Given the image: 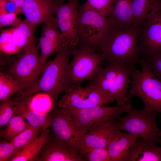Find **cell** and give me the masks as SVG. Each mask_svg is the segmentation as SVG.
<instances>
[{
    "label": "cell",
    "instance_id": "obj_1",
    "mask_svg": "<svg viewBox=\"0 0 161 161\" xmlns=\"http://www.w3.org/2000/svg\"><path fill=\"white\" fill-rule=\"evenodd\" d=\"M141 32V27L123 29L112 26L98 48L102 61H120L135 66L140 64L138 42Z\"/></svg>",
    "mask_w": 161,
    "mask_h": 161
},
{
    "label": "cell",
    "instance_id": "obj_2",
    "mask_svg": "<svg viewBox=\"0 0 161 161\" xmlns=\"http://www.w3.org/2000/svg\"><path fill=\"white\" fill-rule=\"evenodd\" d=\"M57 53L52 60L47 62L44 72L36 83L18 93L16 98L45 92L56 100L61 92H65L68 89L70 82L69 48H65Z\"/></svg>",
    "mask_w": 161,
    "mask_h": 161
},
{
    "label": "cell",
    "instance_id": "obj_3",
    "mask_svg": "<svg viewBox=\"0 0 161 161\" xmlns=\"http://www.w3.org/2000/svg\"><path fill=\"white\" fill-rule=\"evenodd\" d=\"M135 66L122 61L109 63L90 80L87 86L94 87L115 101L117 105H121L130 100L128 97L127 89L131 82L130 76L136 69Z\"/></svg>",
    "mask_w": 161,
    "mask_h": 161
},
{
    "label": "cell",
    "instance_id": "obj_4",
    "mask_svg": "<svg viewBox=\"0 0 161 161\" xmlns=\"http://www.w3.org/2000/svg\"><path fill=\"white\" fill-rule=\"evenodd\" d=\"M142 70L132 73L131 86L128 97L137 96L143 101L144 109L161 113V80L154 74L145 59H140Z\"/></svg>",
    "mask_w": 161,
    "mask_h": 161
},
{
    "label": "cell",
    "instance_id": "obj_5",
    "mask_svg": "<svg viewBox=\"0 0 161 161\" xmlns=\"http://www.w3.org/2000/svg\"><path fill=\"white\" fill-rule=\"evenodd\" d=\"M112 27L106 17L85 3L78 8V32L80 46L96 51Z\"/></svg>",
    "mask_w": 161,
    "mask_h": 161
},
{
    "label": "cell",
    "instance_id": "obj_6",
    "mask_svg": "<svg viewBox=\"0 0 161 161\" xmlns=\"http://www.w3.org/2000/svg\"><path fill=\"white\" fill-rule=\"evenodd\" d=\"M132 106L129 100L115 106H97L81 109L68 110L62 109L72 117L80 130L86 135L96 128L111 123L123 113L129 111Z\"/></svg>",
    "mask_w": 161,
    "mask_h": 161
},
{
    "label": "cell",
    "instance_id": "obj_7",
    "mask_svg": "<svg viewBox=\"0 0 161 161\" xmlns=\"http://www.w3.org/2000/svg\"><path fill=\"white\" fill-rule=\"evenodd\" d=\"M47 63L44 64L41 62L38 48L35 44L27 48L16 58L12 59L7 72L23 86L25 90L38 81Z\"/></svg>",
    "mask_w": 161,
    "mask_h": 161
},
{
    "label": "cell",
    "instance_id": "obj_8",
    "mask_svg": "<svg viewBox=\"0 0 161 161\" xmlns=\"http://www.w3.org/2000/svg\"><path fill=\"white\" fill-rule=\"evenodd\" d=\"M124 117H119L118 130H124L136 135L137 138L149 140L161 144L158 136L160 130L157 126V113L148 111L144 108L138 110L132 106Z\"/></svg>",
    "mask_w": 161,
    "mask_h": 161
},
{
    "label": "cell",
    "instance_id": "obj_9",
    "mask_svg": "<svg viewBox=\"0 0 161 161\" xmlns=\"http://www.w3.org/2000/svg\"><path fill=\"white\" fill-rule=\"evenodd\" d=\"M73 59L69 64V87L80 85L86 80L93 78L102 69L100 55L94 49L83 46L70 49Z\"/></svg>",
    "mask_w": 161,
    "mask_h": 161
},
{
    "label": "cell",
    "instance_id": "obj_10",
    "mask_svg": "<svg viewBox=\"0 0 161 161\" xmlns=\"http://www.w3.org/2000/svg\"><path fill=\"white\" fill-rule=\"evenodd\" d=\"M113 102L94 87H82L80 85L69 87L58 101V106L66 110L81 109Z\"/></svg>",
    "mask_w": 161,
    "mask_h": 161
},
{
    "label": "cell",
    "instance_id": "obj_11",
    "mask_svg": "<svg viewBox=\"0 0 161 161\" xmlns=\"http://www.w3.org/2000/svg\"><path fill=\"white\" fill-rule=\"evenodd\" d=\"M50 126L55 139L82 155L85 135L77 126L72 117L58 106L52 114Z\"/></svg>",
    "mask_w": 161,
    "mask_h": 161
},
{
    "label": "cell",
    "instance_id": "obj_12",
    "mask_svg": "<svg viewBox=\"0 0 161 161\" xmlns=\"http://www.w3.org/2000/svg\"><path fill=\"white\" fill-rule=\"evenodd\" d=\"M139 55L145 58L161 52V10L154 13L141 27Z\"/></svg>",
    "mask_w": 161,
    "mask_h": 161
},
{
    "label": "cell",
    "instance_id": "obj_13",
    "mask_svg": "<svg viewBox=\"0 0 161 161\" xmlns=\"http://www.w3.org/2000/svg\"><path fill=\"white\" fill-rule=\"evenodd\" d=\"M78 0H69L67 3H60L57 10L56 18L58 27L70 47L79 44L78 32Z\"/></svg>",
    "mask_w": 161,
    "mask_h": 161
},
{
    "label": "cell",
    "instance_id": "obj_14",
    "mask_svg": "<svg viewBox=\"0 0 161 161\" xmlns=\"http://www.w3.org/2000/svg\"><path fill=\"white\" fill-rule=\"evenodd\" d=\"M60 4L56 0H25L22 13L25 19L35 29L39 24L56 19L55 16Z\"/></svg>",
    "mask_w": 161,
    "mask_h": 161
},
{
    "label": "cell",
    "instance_id": "obj_15",
    "mask_svg": "<svg viewBox=\"0 0 161 161\" xmlns=\"http://www.w3.org/2000/svg\"><path fill=\"white\" fill-rule=\"evenodd\" d=\"M58 27L56 18L45 23L43 26L39 46L41 49L40 59L44 64H46L47 59L53 53L69 47L66 38L59 32Z\"/></svg>",
    "mask_w": 161,
    "mask_h": 161
},
{
    "label": "cell",
    "instance_id": "obj_16",
    "mask_svg": "<svg viewBox=\"0 0 161 161\" xmlns=\"http://www.w3.org/2000/svg\"><path fill=\"white\" fill-rule=\"evenodd\" d=\"M36 161H86L83 156L53 137L44 145L34 159Z\"/></svg>",
    "mask_w": 161,
    "mask_h": 161
},
{
    "label": "cell",
    "instance_id": "obj_17",
    "mask_svg": "<svg viewBox=\"0 0 161 161\" xmlns=\"http://www.w3.org/2000/svg\"><path fill=\"white\" fill-rule=\"evenodd\" d=\"M118 124L115 120L90 131L83 140L82 155L92 149L106 147L118 129Z\"/></svg>",
    "mask_w": 161,
    "mask_h": 161
},
{
    "label": "cell",
    "instance_id": "obj_18",
    "mask_svg": "<svg viewBox=\"0 0 161 161\" xmlns=\"http://www.w3.org/2000/svg\"><path fill=\"white\" fill-rule=\"evenodd\" d=\"M137 138L134 134L123 133L117 129L107 146L111 161H126Z\"/></svg>",
    "mask_w": 161,
    "mask_h": 161
},
{
    "label": "cell",
    "instance_id": "obj_19",
    "mask_svg": "<svg viewBox=\"0 0 161 161\" xmlns=\"http://www.w3.org/2000/svg\"><path fill=\"white\" fill-rule=\"evenodd\" d=\"M133 0H116L106 17L114 27L127 29L134 27L132 13Z\"/></svg>",
    "mask_w": 161,
    "mask_h": 161
},
{
    "label": "cell",
    "instance_id": "obj_20",
    "mask_svg": "<svg viewBox=\"0 0 161 161\" xmlns=\"http://www.w3.org/2000/svg\"><path fill=\"white\" fill-rule=\"evenodd\" d=\"M126 161H161V147L152 141L137 138Z\"/></svg>",
    "mask_w": 161,
    "mask_h": 161
},
{
    "label": "cell",
    "instance_id": "obj_21",
    "mask_svg": "<svg viewBox=\"0 0 161 161\" xmlns=\"http://www.w3.org/2000/svg\"><path fill=\"white\" fill-rule=\"evenodd\" d=\"M15 114L19 115L32 126L39 127L43 130L50 126L52 115L43 114L32 109L23 98H15Z\"/></svg>",
    "mask_w": 161,
    "mask_h": 161
},
{
    "label": "cell",
    "instance_id": "obj_22",
    "mask_svg": "<svg viewBox=\"0 0 161 161\" xmlns=\"http://www.w3.org/2000/svg\"><path fill=\"white\" fill-rule=\"evenodd\" d=\"M161 10V0H133L132 13L134 27H141L152 14Z\"/></svg>",
    "mask_w": 161,
    "mask_h": 161
},
{
    "label": "cell",
    "instance_id": "obj_23",
    "mask_svg": "<svg viewBox=\"0 0 161 161\" xmlns=\"http://www.w3.org/2000/svg\"><path fill=\"white\" fill-rule=\"evenodd\" d=\"M14 26L12 30L13 39L20 51L23 52L27 48L35 44L36 39L34 35L35 29L25 19L19 18Z\"/></svg>",
    "mask_w": 161,
    "mask_h": 161
},
{
    "label": "cell",
    "instance_id": "obj_24",
    "mask_svg": "<svg viewBox=\"0 0 161 161\" xmlns=\"http://www.w3.org/2000/svg\"><path fill=\"white\" fill-rule=\"evenodd\" d=\"M49 128L44 129L38 137L21 150L18 151L9 161H33L44 145L50 138Z\"/></svg>",
    "mask_w": 161,
    "mask_h": 161
},
{
    "label": "cell",
    "instance_id": "obj_25",
    "mask_svg": "<svg viewBox=\"0 0 161 161\" xmlns=\"http://www.w3.org/2000/svg\"><path fill=\"white\" fill-rule=\"evenodd\" d=\"M21 98L25 100L32 109L41 114H49L55 105L56 100L45 92H38Z\"/></svg>",
    "mask_w": 161,
    "mask_h": 161
},
{
    "label": "cell",
    "instance_id": "obj_26",
    "mask_svg": "<svg viewBox=\"0 0 161 161\" xmlns=\"http://www.w3.org/2000/svg\"><path fill=\"white\" fill-rule=\"evenodd\" d=\"M24 87L7 72H0V102L25 90Z\"/></svg>",
    "mask_w": 161,
    "mask_h": 161
},
{
    "label": "cell",
    "instance_id": "obj_27",
    "mask_svg": "<svg viewBox=\"0 0 161 161\" xmlns=\"http://www.w3.org/2000/svg\"><path fill=\"white\" fill-rule=\"evenodd\" d=\"M42 131L43 129L41 128L30 125L10 142L14 145L18 152L36 139Z\"/></svg>",
    "mask_w": 161,
    "mask_h": 161
},
{
    "label": "cell",
    "instance_id": "obj_28",
    "mask_svg": "<svg viewBox=\"0 0 161 161\" xmlns=\"http://www.w3.org/2000/svg\"><path fill=\"white\" fill-rule=\"evenodd\" d=\"M30 125L22 117L15 114L10 119L6 127L1 131L0 137L10 141Z\"/></svg>",
    "mask_w": 161,
    "mask_h": 161
},
{
    "label": "cell",
    "instance_id": "obj_29",
    "mask_svg": "<svg viewBox=\"0 0 161 161\" xmlns=\"http://www.w3.org/2000/svg\"><path fill=\"white\" fill-rule=\"evenodd\" d=\"M13 27L1 30L0 37L1 52L11 55L18 53L21 51L15 44L12 36Z\"/></svg>",
    "mask_w": 161,
    "mask_h": 161
},
{
    "label": "cell",
    "instance_id": "obj_30",
    "mask_svg": "<svg viewBox=\"0 0 161 161\" xmlns=\"http://www.w3.org/2000/svg\"><path fill=\"white\" fill-rule=\"evenodd\" d=\"M16 102L10 97L1 102L0 105V128L8 124L15 115Z\"/></svg>",
    "mask_w": 161,
    "mask_h": 161
},
{
    "label": "cell",
    "instance_id": "obj_31",
    "mask_svg": "<svg viewBox=\"0 0 161 161\" xmlns=\"http://www.w3.org/2000/svg\"><path fill=\"white\" fill-rule=\"evenodd\" d=\"M116 0H87L85 3L103 16L106 17L112 10Z\"/></svg>",
    "mask_w": 161,
    "mask_h": 161
},
{
    "label": "cell",
    "instance_id": "obj_32",
    "mask_svg": "<svg viewBox=\"0 0 161 161\" xmlns=\"http://www.w3.org/2000/svg\"><path fill=\"white\" fill-rule=\"evenodd\" d=\"M83 156L87 161H111L107 147L92 149L84 153Z\"/></svg>",
    "mask_w": 161,
    "mask_h": 161
},
{
    "label": "cell",
    "instance_id": "obj_33",
    "mask_svg": "<svg viewBox=\"0 0 161 161\" xmlns=\"http://www.w3.org/2000/svg\"><path fill=\"white\" fill-rule=\"evenodd\" d=\"M6 141H0V161H9L18 152L11 143Z\"/></svg>",
    "mask_w": 161,
    "mask_h": 161
},
{
    "label": "cell",
    "instance_id": "obj_34",
    "mask_svg": "<svg viewBox=\"0 0 161 161\" xmlns=\"http://www.w3.org/2000/svg\"><path fill=\"white\" fill-rule=\"evenodd\" d=\"M155 75L161 80V52L145 58Z\"/></svg>",
    "mask_w": 161,
    "mask_h": 161
},
{
    "label": "cell",
    "instance_id": "obj_35",
    "mask_svg": "<svg viewBox=\"0 0 161 161\" xmlns=\"http://www.w3.org/2000/svg\"><path fill=\"white\" fill-rule=\"evenodd\" d=\"M17 13H5L0 14V28L10 25L13 26L19 19Z\"/></svg>",
    "mask_w": 161,
    "mask_h": 161
},
{
    "label": "cell",
    "instance_id": "obj_36",
    "mask_svg": "<svg viewBox=\"0 0 161 161\" xmlns=\"http://www.w3.org/2000/svg\"><path fill=\"white\" fill-rule=\"evenodd\" d=\"M12 13H20L14 1L0 0V14Z\"/></svg>",
    "mask_w": 161,
    "mask_h": 161
},
{
    "label": "cell",
    "instance_id": "obj_37",
    "mask_svg": "<svg viewBox=\"0 0 161 161\" xmlns=\"http://www.w3.org/2000/svg\"><path fill=\"white\" fill-rule=\"evenodd\" d=\"M25 0H14L17 8L20 13H22V7Z\"/></svg>",
    "mask_w": 161,
    "mask_h": 161
},
{
    "label": "cell",
    "instance_id": "obj_38",
    "mask_svg": "<svg viewBox=\"0 0 161 161\" xmlns=\"http://www.w3.org/2000/svg\"><path fill=\"white\" fill-rule=\"evenodd\" d=\"M158 136L159 137H161V130H160L158 133Z\"/></svg>",
    "mask_w": 161,
    "mask_h": 161
},
{
    "label": "cell",
    "instance_id": "obj_39",
    "mask_svg": "<svg viewBox=\"0 0 161 161\" xmlns=\"http://www.w3.org/2000/svg\"><path fill=\"white\" fill-rule=\"evenodd\" d=\"M7 0L11 1H14V0Z\"/></svg>",
    "mask_w": 161,
    "mask_h": 161
}]
</instances>
